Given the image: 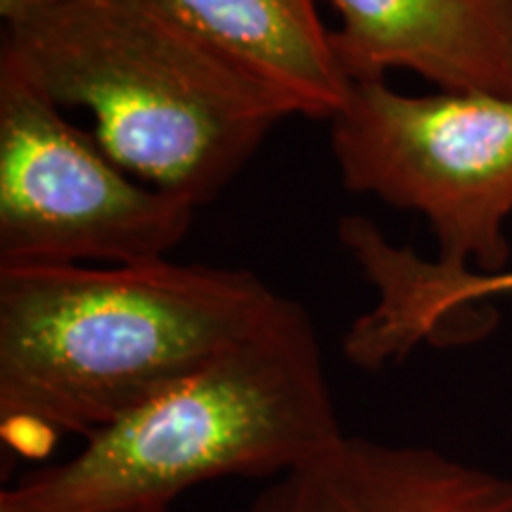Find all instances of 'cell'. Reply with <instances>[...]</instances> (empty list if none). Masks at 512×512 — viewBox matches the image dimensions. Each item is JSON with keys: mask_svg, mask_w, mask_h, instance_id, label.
Masks as SVG:
<instances>
[{"mask_svg": "<svg viewBox=\"0 0 512 512\" xmlns=\"http://www.w3.org/2000/svg\"><path fill=\"white\" fill-rule=\"evenodd\" d=\"M283 294L245 268L0 266V430L91 437L245 339Z\"/></svg>", "mask_w": 512, "mask_h": 512, "instance_id": "cell-1", "label": "cell"}, {"mask_svg": "<svg viewBox=\"0 0 512 512\" xmlns=\"http://www.w3.org/2000/svg\"><path fill=\"white\" fill-rule=\"evenodd\" d=\"M145 512H169V508H162V510H145Z\"/></svg>", "mask_w": 512, "mask_h": 512, "instance_id": "cell-11", "label": "cell"}, {"mask_svg": "<svg viewBox=\"0 0 512 512\" xmlns=\"http://www.w3.org/2000/svg\"><path fill=\"white\" fill-rule=\"evenodd\" d=\"M351 81L413 72L446 93L512 98V0H328Z\"/></svg>", "mask_w": 512, "mask_h": 512, "instance_id": "cell-6", "label": "cell"}, {"mask_svg": "<svg viewBox=\"0 0 512 512\" xmlns=\"http://www.w3.org/2000/svg\"><path fill=\"white\" fill-rule=\"evenodd\" d=\"M195 211L121 169L0 57V266L162 261Z\"/></svg>", "mask_w": 512, "mask_h": 512, "instance_id": "cell-5", "label": "cell"}, {"mask_svg": "<svg viewBox=\"0 0 512 512\" xmlns=\"http://www.w3.org/2000/svg\"><path fill=\"white\" fill-rule=\"evenodd\" d=\"M512 292V271L479 273L425 261L408 252L396 271L394 304L403 328L422 342H463L470 337L465 313L472 302Z\"/></svg>", "mask_w": 512, "mask_h": 512, "instance_id": "cell-9", "label": "cell"}, {"mask_svg": "<svg viewBox=\"0 0 512 512\" xmlns=\"http://www.w3.org/2000/svg\"><path fill=\"white\" fill-rule=\"evenodd\" d=\"M211 46L292 102L297 114L330 121L351 79L316 0H157Z\"/></svg>", "mask_w": 512, "mask_h": 512, "instance_id": "cell-8", "label": "cell"}, {"mask_svg": "<svg viewBox=\"0 0 512 512\" xmlns=\"http://www.w3.org/2000/svg\"><path fill=\"white\" fill-rule=\"evenodd\" d=\"M57 3L60 0H0V17H3L5 27H15Z\"/></svg>", "mask_w": 512, "mask_h": 512, "instance_id": "cell-10", "label": "cell"}, {"mask_svg": "<svg viewBox=\"0 0 512 512\" xmlns=\"http://www.w3.org/2000/svg\"><path fill=\"white\" fill-rule=\"evenodd\" d=\"M328 124L344 188L418 211L444 266L508 271L512 98L403 95L387 81H351Z\"/></svg>", "mask_w": 512, "mask_h": 512, "instance_id": "cell-4", "label": "cell"}, {"mask_svg": "<svg viewBox=\"0 0 512 512\" xmlns=\"http://www.w3.org/2000/svg\"><path fill=\"white\" fill-rule=\"evenodd\" d=\"M347 437L316 325L290 297L254 332L76 456L19 477L0 512H145L219 477L299 470Z\"/></svg>", "mask_w": 512, "mask_h": 512, "instance_id": "cell-3", "label": "cell"}, {"mask_svg": "<svg viewBox=\"0 0 512 512\" xmlns=\"http://www.w3.org/2000/svg\"><path fill=\"white\" fill-rule=\"evenodd\" d=\"M245 512H512V477L427 446L347 434L275 477Z\"/></svg>", "mask_w": 512, "mask_h": 512, "instance_id": "cell-7", "label": "cell"}, {"mask_svg": "<svg viewBox=\"0 0 512 512\" xmlns=\"http://www.w3.org/2000/svg\"><path fill=\"white\" fill-rule=\"evenodd\" d=\"M0 57L57 107L91 112L121 169L197 209L297 114L157 0H60L5 27Z\"/></svg>", "mask_w": 512, "mask_h": 512, "instance_id": "cell-2", "label": "cell"}]
</instances>
